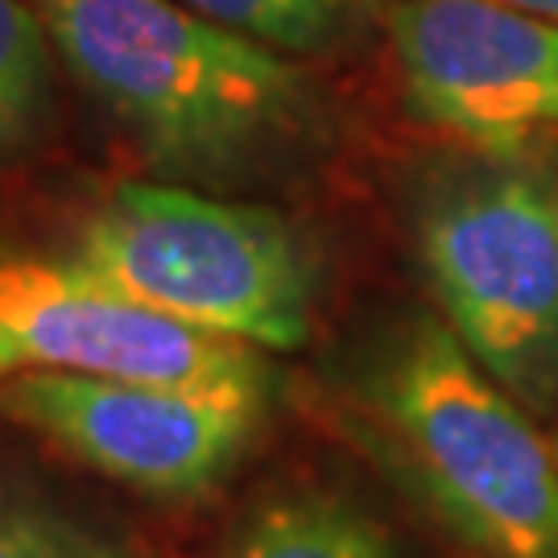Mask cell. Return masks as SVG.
<instances>
[{
  "mask_svg": "<svg viewBox=\"0 0 558 558\" xmlns=\"http://www.w3.org/2000/svg\"><path fill=\"white\" fill-rule=\"evenodd\" d=\"M62 66L161 182L236 195L302 154L311 83L281 50L179 0H29Z\"/></svg>",
  "mask_w": 558,
  "mask_h": 558,
  "instance_id": "cell-1",
  "label": "cell"
},
{
  "mask_svg": "<svg viewBox=\"0 0 558 558\" xmlns=\"http://www.w3.org/2000/svg\"><path fill=\"white\" fill-rule=\"evenodd\" d=\"M356 401L389 459L476 558H558V456L442 319L385 331Z\"/></svg>",
  "mask_w": 558,
  "mask_h": 558,
  "instance_id": "cell-2",
  "label": "cell"
},
{
  "mask_svg": "<svg viewBox=\"0 0 558 558\" xmlns=\"http://www.w3.org/2000/svg\"><path fill=\"white\" fill-rule=\"evenodd\" d=\"M71 260L161 315L260 352L315 319V257L274 207L179 182H120L75 228Z\"/></svg>",
  "mask_w": 558,
  "mask_h": 558,
  "instance_id": "cell-3",
  "label": "cell"
},
{
  "mask_svg": "<svg viewBox=\"0 0 558 558\" xmlns=\"http://www.w3.org/2000/svg\"><path fill=\"white\" fill-rule=\"evenodd\" d=\"M422 269L488 377L525 410L558 401V170L525 154L435 166L414 199Z\"/></svg>",
  "mask_w": 558,
  "mask_h": 558,
  "instance_id": "cell-4",
  "label": "cell"
},
{
  "mask_svg": "<svg viewBox=\"0 0 558 558\" xmlns=\"http://www.w3.org/2000/svg\"><path fill=\"white\" fill-rule=\"evenodd\" d=\"M71 373L269 401L260 348L211 336L112 290L80 260L0 257V377Z\"/></svg>",
  "mask_w": 558,
  "mask_h": 558,
  "instance_id": "cell-5",
  "label": "cell"
},
{
  "mask_svg": "<svg viewBox=\"0 0 558 558\" xmlns=\"http://www.w3.org/2000/svg\"><path fill=\"white\" fill-rule=\"evenodd\" d=\"M265 410L269 401L211 398L141 380L71 373L0 377V418L154 500L216 493L253 451Z\"/></svg>",
  "mask_w": 558,
  "mask_h": 558,
  "instance_id": "cell-6",
  "label": "cell"
},
{
  "mask_svg": "<svg viewBox=\"0 0 558 558\" xmlns=\"http://www.w3.org/2000/svg\"><path fill=\"white\" fill-rule=\"evenodd\" d=\"M385 29L405 100L488 154L558 133V25L497 0H389Z\"/></svg>",
  "mask_w": 558,
  "mask_h": 558,
  "instance_id": "cell-7",
  "label": "cell"
},
{
  "mask_svg": "<svg viewBox=\"0 0 558 558\" xmlns=\"http://www.w3.org/2000/svg\"><path fill=\"white\" fill-rule=\"evenodd\" d=\"M216 558H405L368 509L331 488H278L228 530Z\"/></svg>",
  "mask_w": 558,
  "mask_h": 558,
  "instance_id": "cell-8",
  "label": "cell"
},
{
  "mask_svg": "<svg viewBox=\"0 0 558 558\" xmlns=\"http://www.w3.org/2000/svg\"><path fill=\"white\" fill-rule=\"evenodd\" d=\"M54 46L29 0H0V166L29 158L54 112Z\"/></svg>",
  "mask_w": 558,
  "mask_h": 558,
  "instance_id": "cell-9",
  "label": "cell"
},
{
  "mask_svg": "<svg viewBox=\"0 0 558 558\" xmlns=\"http://www.w3.org/2000/svg\"><path fill=\"white\" fill-rule=\"evenodd\" d=\"M0 558H133V546L59 497L0 476Z\"/></svg>",
  "mask_w": 558,
  "mask_h": 558,
  "instance_id": "cell-10",
  "label": "cell"
},
{
  "mask_svg": "<svg viewBox=\"0 0 558 558\" xmlns=\"http://www.w3.org/2000/svg\"><path fill=\"white\" fill-rule=\"evenodd\" d=\"M199 17L281 54H319L356 17V0H179Z\"/></svg>",
  "mask_w": 558,
  "mask_h": 558,
  "instance_id": "cell-11",
  "label": "cell"
},
{
  "mask_svg": "<svg viewBox=\"0 0 558 558\" xmlns=\"http://www.w3.org/2000/svg\"><path fill=\"white\" fill-rule=\"evenodd\" d=\"M497 4H509V9H521V13H530V17L555 21L558 25V0H497Z\"/></svg>",
  "mask_w": 558,
  "mask_h": 558,
  "instance_id": "cell-12",
  "label": "cell"
},
{
  "mask_svg": "<svg viewBox=\"0 0 558 558\" xmlns=\"http://www.w3.org/2000/svg\"><path fill=\"white\" fill-rule=\"evenodd\" d=\"M555 456H558V439H555Z\"/></svg>",
  "mask_w": 558,
  "mask_h": 558,
  "instance_id": "cell-13",
  "label": "cell"
}]
</instances>
